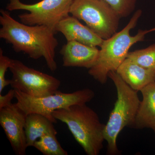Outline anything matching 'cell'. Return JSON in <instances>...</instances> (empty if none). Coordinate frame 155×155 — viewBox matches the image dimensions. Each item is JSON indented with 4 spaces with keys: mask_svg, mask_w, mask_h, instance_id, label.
Returning <instances> with one entry per match:
<instances>
[{
    "mask_svg": "<svg viewBox=\"0 0 155 155\" xmlns=\"http://www.w3.org/2000/svg\"><path fill=\"white\" fill-rule=\"evenodd\" d=\"M0 13V38L12 45L17 53L23 52L34 60L43 58L49 69L55 71V51L58 46L55 31L45 25L18 22L7 10L1 9Z\"/></svg>",
    "mask_w": 155,
    "mask_h": 155,
    "instance_id": "obj_1",
    "label": "cell"
},
{
    "mask_svg": "<svg viewBox=\"0 0 155 155\" xmlns=\"http://www.w3.org/2000/svg\"><path fill=\"white\" fill-rule=\"evenodd\" d=\"M142 13L140 9L136 11L122 30L104 40L96 62L88 70L89 74L101 84L107 82L109 72H116L127 58L129 50L133 45L143 41L147 34L155 31V27L149 30L139 29L136 35H130V30L136 26Z\"/></svg>",
    "mask_w": 155,
    "mask_h": 155,
    "instance_id": "obj_2",
    "label": "cell"
},
{
    "mask_svg": "<svg viewBox=\"0 0 155 155\" xmlns=\"http://www.w3.org/2000/svg\"><path fill=\"white\" fill-rule=\"evenodd\" d=\"M53 116L65 123L87 155H98L105 140V125L86 104H75L54 111Z\"/></svg>",
    "mask_w": 155,
    "mask_h": 155,
    "instance_id": "obj_3",
    "label": "cell"
},
{
    "mask_svg": "<svg viewBox=\"0 0 155 155\" xmlns=\"http://www.w3.org/2000/svg\"><path fill=\"white\" fill-rule=\"evenodd\" d=\"M108 77L116 86L117 98L105 125L104 135L107 143L108 154L116 155L120 153L117 137L125 127H133L141 101L138 91L131 88L116 72H110Z\"/></svg>",
    "mask_w": 155,
    "mask_h": 155,
    "instance_id": "obj_4",
    "label": "cell"
},
{
    "mask_svg": "<svg viewBox=\"0 0 155 155\" xmlns=\"http://www.w3.org/2000/svg\"><path fill=\"white\" fill-rule=\"evenodd\" d=\"M15 90L16 105L25 116L28 114H37L46 117L53 123L57 120L53 116L54 111L66 108L75 104H86L94 98L93 91L89 88L65 93L57 91L47 96L35 97Z\"/></svg>",
    "mask_w": 155,
    "mask_h": 155,
    "instance_id": "obj_5",
    "label": "cell"
},
{
    "mask_svg": "<svg viewBox=\"0 0 155 155\" xmlns=\"http://www.w3.org/2000/svg\"><path fill=\"white\" fill-rule=\"evenodd\" d=\"M69 14L85 22L103 39L117 32L121 17L103 0H73Z\"/></svg>",
    "mask_w": 155,
    "mask_h": 155,
    "instance_id": "obj_6",
    "label": "cell"
},
{
    "mask_svg": "<svg viewBox=\"0 0 155 155\" xmlns=\"http://www.w3.org/2000/svg\"><path fill=\"white\" fill-rule=\"evenodd\" d=\"M72 1L41 0L35 4H26L20 0H9L6 9L9 11H28V13L18 15L22 23L29 25H45L56 32V27L59 22L69 15Z\"/></svg>",
    "mask_w": 155,
    "mask_h": 155,
    "instance_id": "obj_7",
    "label": "cell"
},
{
    "mask_svg": "<svg viewBox=\"0 0 155 155\" xmlns=\"http://www.w3.org/2000/svg\"><path fill=\"white\" fill-rule=\"evenodd\" d=\"M9 69L12 88L30 96H47L57 91L61 85L56 78L27 67L19 60L12 59Z\"/></svg>",
    "mask_w": 155,
    "mask_h": 155,
    "instance_id": "obj_8",
    "label": "cell"
},
{
    "mask_svg": "<svg viewBox=\"0 0 155 155\" xmlns=\"http://www.w3.org/2000/svg\"><path fill=\"white\" fill-rule=\"evenodd\" d=\"M26 116L16 104L0 110V124L16 155H25L28 147L25 126Z\"/></svg>",
    "mask_w": 155,
    "mask_h": 155,
    "instance_id": "obj_9",
    "label": "cell"
},
{
    "mask_svg": "<svg viewBox=\"0 0 155 155\" xmlns=\"http://www.w3.org/2000/svg\"><path fill=\"white\" fill-rule=\"evenodd\" d=\"M63 66L66 67H82L90 69L97 60L99 50L75 41H67L60 51Z\"/></svg>",
    "mask_w": 155,
    "mask_h": 155,
    "instance_id": "obj_10",
    "label": "cell"
},
{
    "mask_svg": "<svg viewBox=\"0 0 155 155\" xmlns=\"http://www.w3.org/2000/svg\"><path fill=\"white\" fill-rule=\"evenodd\" d=\"M55 31L62 33L67 41H75L89 46L101 47L104 40L72 15L61 20L56 26Z\"/></svg>",
    "mask_w": 155,
    "mask_h": 155,
    "instance_id": "obj_11",
    "label": "cell"
},
{
    "mask_svg": "<svg viewBox=\"0 0 155 155\" xmlns=\"http://www.w3.org/2000/svg\"><path fill=\"white\" fill-rule=\"evenodd\" d=\"M116 72L131 88L136 91L155 82V70L146 69L126 58Z\"/></svg>",
    "mask_w": 155,
    "mask_h": 155,
    "instance_id": "obj_12",
    "label": "cell"
},
{
    "mask_svg": "<svg viewBox=\"0 0 155 155\" xmlns=\"http://www.w3.org/2000/svg\"><path fill=\"white\" fill-rule=\"evenodd\" d=\"M140 91L142 100L132 128H150L155 134V82L150 84Z\"/></svg>",
    "mask_w": 155,
    "mask_h": 155,
    "instance_id": "obj_13",
    "label": "cell"
},
{
    "mask_svg": "<svg viewBox=\"0 0 155 155\" xmlns=\"http://www.w3.org/2000/svg\"><path fill=\"white\" fill-rule=\"evenodd\" d=\"M25 130L28 147H33L38 138L47 134L58 133L53 122L42 115L35 113L26 115Z\"/></svg>",
    "mask_w": 155,
    "mask_h": 155,
    "instance_id": "obj_14",
    "label": "cell"
},
{
    "mask_svg": "<svg viewBox=\"0 0 155 155\" xmlns=\"http://www.w3.org/2000/svg\"><path fill=\"white\" fill-rule=\"evenodd\" d=\"M57 134L51 132L45 134L35 142L33 147L45 155H68L58 142Z\"/></svg>",
    "mask_w": 155,
    "mask_h": 155,
    "instance_id": "obj_15",
    "label": "cell"
},
{
    "mask_svg": "<svg viewBox=\"0 0 155 155\" xmlns=\"http://www.w3.org/2000/svg\"><path fill=\"white\" fill-rule=\"evenodd\" d=\"M127 58L146 69L155 70V44L129 52Z\"/></svg>",
    "mask_w": 155,
    "mask_h": 155,
    "instance_id": "obj_16",
    "label": "cell"
},
{
    "mask_svg": "<svg viewBox=\"0 0 155 155\" xmlns=\"http://www.w3.org/2000/svg\"><path fill=\"white\" fill-rule=\"evenodd\" d=\"M119 14L125 18L129 16L135 9L137 0H103Z\"/></svg>",
    "mask_w": 155,
    "mask_h": 155,
    "instance_id": "obj_17",
    "label": "cell"
},
{
    "mask_svg": "<svg viewBox=\"0 0 155 155\" xmlns=\"http://www.w3.org/2000/svg\"><path fill=\"white\" fill-rule=\"evenodd\" d=\"M12 59L4 55L3 49L0 48V94L5 87L10 85L11 80L5 78L6 72L9 69Z\"/></svg>",
    "mask_w": 155,
    "mask_h": 155,
    "instance_id": "obj_18",
    "label": "cell"
},
{
    "mask_svg": "<svg viewBox=\"0 0 155 155\" xmlns=\"http://www.w3.org/2000/svg\"><path fill=\"white\" fill-rule=\"evenodd\" d=\"M15 97V90L12 88L5 95L0 94V110L11 104V101Z\"/></svg>",
    "mask_w": 155,
    "mask_h": 155,
    "instance_id": "obj_19",
    "label": "cell"
}]
</instances>
